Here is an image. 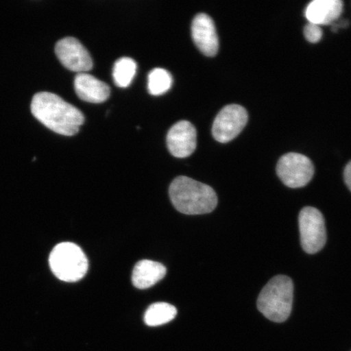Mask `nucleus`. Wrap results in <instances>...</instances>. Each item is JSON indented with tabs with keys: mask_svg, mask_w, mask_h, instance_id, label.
<instances>
[{
	"mask_svg": "<svg viewBox=\"0 0 351 351\" xmlns=\"http://www.w3.org/2000/svg\"><path fill=\"white\" fill-rule=\"evenodd\" d=\"M136 72H137V63L135 60L130 57H122L117 60L113 66L114 82L119 87L129 86L134 80Z\"/></svg>",
	"mask_w": 351,
	"mask_h": 351,
	"instance_id": "obj_15",
	"label": "nucleus"
},
{
	"mask_svg": "<svg viewBox=\"0 0 351 351\" xmlns=\"http://www.w3.org/2000/svg\"><path fill=\"white\" fill-rule=\"evenodd\" d=\"M166 267L160 263L144 260L135 265L132 282L136 288L146 289L160 282L166 275Z\"/></svg>",
	"mask_w": 351,
	"mask_h": 351,
	"instance_id": "obj_13",
	"label": "nucleus"
},
{
	"mask_svg": "<svg viewBox=\"0 0 351 351\" xmlns=\"http://www.w3.org/2000/svg\"><path fill=\"white\" fill-rule=\"evenodd\" d=\"M314 173L313 162L302 154H285L276 165V173L280 181L292 189L306 186L313 179Z\"/></svg>",
	"mask_w": 351,
	"mask_h": 351,
	"instance_id": "obj_6",
	"label": "nucleus"
},
{
	"mask_svg": "<svg viewBox=\"0 0 351 351\" xmlns=\"http://www.w3.org/2000/svg\"><path fill=\"white\" fill-rule=\"evenodd\" d=\"M169 196L175 208L186 215L212 213L218 204L217 195L212 187L185 176L173 180Z\"/></svg>",
	"mask_w": 351,
	"mask_h": 351,
	"instance_id": "obj_2",
	"label": "nucleus"
},
{
	"mask_svg": "<svg viewBox=\"0 0 351 351\" xmlns=\"http://www.w3.org/2000/svg\"><path fill=\"white\" fill-rule=\"evenodd\" d=\"M248 121L247 110L238 104L228 105L215 119L213 135L217 142L226 143L232 141L243 130Z\"/></svg>",
	"mask_w": 351,
	"mask_h": 351,
	"instance_id": "obj_7",
	"label": "nucleus"
},
{
	"mask_svg": "<svg viewBox=\"0 0 351 351\" xmlns=\"http://www.w3.org/2000/svg\"><path fill=\"white\" fill-rule=\"evenodd\" d=\"M193 40L202 53L213 57L219 51V38L216 26L210 16L205 13L197 14L191 25Z\"/></svg>",
	"mask_w": 351,
	"mask_h": 351,
	"instance_id": "obj_10",
	"label": "nucleus"
},
{
	"mask_svg": "<svg viewBox=\"0 0 351 351\" xmlns=\"http://www.w3.org/2000/svg\"><path fill=\"white\" fill-rule=\"evenodd\" d=\"M49 265L52 273L65 282H77L86 276L88 260L77 245L62 243L56 245L50 254Z\"/></svg>",
	"mask_w": 351,
	"mask_h": 351,
	"instance_id": "obj_4",
	"label": "nucleus"
},
{
	"mask_svg": "<svg viewBox=\"0 0 351 351\" xmlns=\"http://www.w3.org/2000/svg\"><path fill=\"white\" fill-rule=\"evenodd\" d=\"M167 145L175 157L186 158L195 151L197 132L195 126L187 121L176 123L167 135Z\"/></svg>",
	"mask_w": 351,
	"mask_h": 351,
	"instance_id": "obj_9",
	"label": "nucleus"
},
{
	"mask_svg": "<svg viewBox=\"0 0 351 351\" xmlns=\"http://www.w3.org/2000/svg\"><path fill=\"white\" fill-rule=\"evenodd\" d=\"M293 300V280L287 276L278 275L271 278L262 289L257 307L271 322L282 323L291 314Z\"/></svg>",
	"mask_w": 351,
	"mask_h": 351,
	"instance_id": "obj_3",
	"label": "nucleus"
},
{
	"mask_svg": "<svg viewBox=\"0 0 351 351\" xmlns=\"http://www.w3.org/2000/svg\"><path fill=\"white\" fill-rule=\"evenodd\" d=\"M74 88L79 98L93 104L104 102L111 93L106 83L86 73H77L74 79Z\"/></svg>",
	"mask_w": 351,
	"mask_h": 351,
	"instance_id": "obj_11",
	"label": "nucleus"
},
{
	"mask_svg": "<svg viewBox=\"0 0 351 351\" xmlns=\"http://www.w3.org/2000/svg\"><path fill=\"white\" fill-rule=\"evenodd\" d=\"M343 11L341 0H314L306 6L305 17L310 23L330 25L339 19Z\"/></svg>",
	"mask_w": 351,
	"mask_h": 351,
	"instance_id": "obj_12",
	"label": "nucleus"
},
{
	"mask_svg": "<svg viewBox=\"0 0 351 351\" xmlns=\"http://www.w3.org/2000/svg\"><path fill=\"white\" fill-rule=\"evenodd\" d=\"M304 33L306 40L311 43H317L320 41L323 35L319 25L310 23V22L305 25Z\"/></svg>",
	"mask_w": 351,
	"mask_h": 351,
	"instance_id": "obj_17",
	"label": "nucleus"
},
{
	"mask_svg": "<svg viewBox=\"0 0 351 351\" xmlns=\"http://www.w3.org/2000/svg\"><path fill=\"white\" fill-rule=\"evenodd\" d=\"M344 180L346 186L351 191V161L346 166L344 170Z\"/></svg>",
	"mask_w": 351,
	"mask_h": 351,
	"instance_id": "obj_18",
	"label": "nucleus"
},
{
	"mask_svg": "<svg viewBox=\"0 0 351 351\" xmlns=\"http://www.w3.org/2000/svg\"><path fill=\"white\" fill-rule=\"evenodd\" d=\"M173 85V77L165 69L156 68L148 75V91L152 95L166 93Z\"/></svg>",
	"mask_w": 351,
	"mask_h": 351,
	"instance_id": "obj_16",
	"label": "nucleus"
},
{
	"mask_svg": "<svg viewBox=\"0 0 351 351\" xmlns=\"http://www.w3.org/2000/svg\"><path fill=\"white\" fill-rule=\"evenodd\" d=\"M56 54L66 69L78 73L93 68V61L86 48L77 38L67 37L56 43Z\"/></svg>",
	"mask_w": 351,
	"mask_h": 351,
	"instance_id": "obj_8",
	"label": "nucleus"
},
{
	"mask_svg": "<svg viewBox=\"0 0 351 351\" xmlns=\"http://www.w3.org/2000/svg\"><path fill=\"white\" fill-rule=\"evenodd\" d=\"M301 245L310 254H317L326 245L327 235L323 214L317 208L305 207L298 215Z\"/></svg>",
	"mask_w": 351,
	"mask_h": 351,
	"instance_id": "obj_5",
	"label": "nucleus"
},
{
	"mask_svg": "<svg viewBox=\"0 0 351 351\" xmlns=\"http://www.w3.org/2000/svg\"><path fill=\"white\" fill-rule=\"evenodd\" d=\"M178 314L177 308L167 302H156L148 307L144 322L148 326H159L172 322Z\"/></svg>",
	"mask_w": 351,
	"mask_h": 351,
	"instance_id": "obj_14",
	"label": "nucleus"
},
{
	"mask_svg": "<svg viewBox=\"0 0 351 351\" xmlns=\"http://www.w3.org/2000/svg\"><path fill=\"white\" fill-rule=\"evenodd\" d=\"M32 112L48 129L64 136L77 134L85 121L80 110L50 92H39L34 96Z\"/></svg>",
	"mask_w": 351,
	"mask_h": 351,
	"instance_id": "obj_1",
	"label": "nucleus"
}]
</instances>
